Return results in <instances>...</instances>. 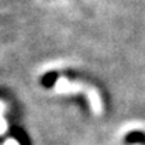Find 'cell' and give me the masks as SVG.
Listing matches in <instances>:
<instances>
[{
	"mask_svg": "<svg viewBox=\"0 0 145 145\" xmlns=\"http://www.w3.org/2000/svg\"><path fill=\"white\" fill-rule=\"evenodd\" d=\"M56 88L59 92L62 93H75V92H85L88 95V99H89V103H90V107H92V111L95 114H101L103 111V104H101V99L99 96L96 90L93 88H88L82 83H78V82H69L66 79H59L56 82Z\"/></svg>",
	"mask_w": 145,
	"mask_h": 145,
	"instance_id": "cell-1",
	"label": "cell"
},
{
	"mask_svg": "<svg viewBox=\"0 0 145 145\" xmlns=\"http://www.w3.org/2000/svg\"><path fill=\"white\" fill-rule=\"evenodd\" d=\"M54 80H55V73H47V75H44V78H42V85L51 86V85L54 83Z\"/></svg>",
	"mask_w": 145,
	"mask_h": 145,
	"instance_id": "cell-2",
	"label": "cell"
},
{
	"mask_svg": "<svg viewBox=\"0 0 145 145\" xmlns=\"http://www.w3.org/2000/svg\"><path fill=\"white\" fill-rule=\"evenodd\" d=\"M6 145H18L16 141H13V140H8L7 142H6Z\"/></svg>",
	"mask_w": 145,
	"mask_h": 145,
	"instance_id": "cell-3",
	"label": "cell"
}]
</instances>
